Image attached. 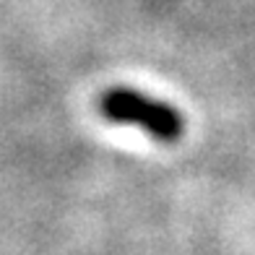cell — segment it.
I'll list each match as a JSON object with an SVG mask.
<instances>
[{
  "label": "cell",
  "mask_w": 255,
  "mask_h": 255,
  "mask_svg": "<svg viewBox=\"0 0 255 255\" xmlns=\"http://www.w3.org/2000/svg\"><path fill=\"white\" fill-rule=\"evenodd\" d=\"M99 110L107 120L118 125H135L151 138L164 143H175L185 130L182 115L172 104L141 94L135 89H110L99 99Z\"/></svg>",
  "instance_id": "cell-1"
}]
</instances>
